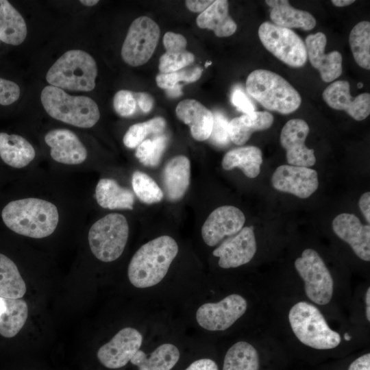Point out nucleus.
Instances as JSON below:
<instances>
[{
  "mask_svg": "<svg viewBox=\"0 0 370 370\" xmlns=\"http://www.w3.org/2000/svg\"><path fill=\"white\" fill-rule=\"evenodd\" d=\"M178 245L164 235L143 245L132 256L127 269L131 284L145 288L159 284L166 275L178 253Z\"/></svg>",
  "mask_w": 370,
  "mask_h": 370,
  "instance_id": "nucleus-1",
  "label": "nucleus"
},
{
  "mask_svg": "<svg viewBox=\"0 0 370 370\" xmlns=\"http://www.w3.org/2000/svg\"><path fill=\"white\" fill-rule=\"evenodd\" d=\"M1 217L12 231L34 238H42L51 235L59 221L56 206L38 198L10 201L2 210Z\"/></svg>",
  "mask_w": 370,
  "mask_h": 370,
  "instance_id": "nucleus-2",
  "label": "nucleus"
},
{
  "mask_svg": "<svg viewBox=\"0 0 370 370\" xmlns=\"http://www.w3.org/2000/svg\"><path fill=\"white\" fill-rule=\"evenodd\" d=\"M247 93L264 108L288 114L300 106L297 90L280 75L266 69L252 71L246 80Z\"/></svg>",
  "mask_w": 370,
  "mask_h": 370,
  "instance_id": "nucleus-3",
  "label": "nucleus"
},
{
  "mask_svg": "<svg viewBox=\"0 0 370 370\" xmlns=\"http://www.w3.org/2000/svg\"><path fill=\"white\" fill-rule=\"evenodd\" d=\"M47 113L52 118L82 128L94 126L100 118L96 102L86 96L69 95L59 88L47 86L40 94Z\"/></svg>",
  "mask_w": 370,
  "mask_h": 370,
  "instance_id": "nucleus-4",
  "label": "nucleus"
},
{
  "mask_svg": "<svg viewBox=\"0 0 370 370\" xmlns=\"http://www.w3.org/2000/svg\"><path fill=\"white\" fill-rule=\"evenodd\" d=\"M97 66L87 52L73 49L62 55L50 67L47 82L52 86L75 91H91L95 87Z\"/></svg>",
  "mask_w": 370,
  "mask_h": 370,
  "instance_id": "nucleus-5",
  "label": "nucleus"
},
{
  "mask_svg": "<svg viewBox=\"0 0 370 370\" xmlns=\"http://www.w3.org/2000/svg\"><path fill=\"white\" fill-rule=\"evenodd\" d=\"M288 319L293 333L305 345L330 349L341 341L340 334L329 327L320 310L308 302L295 304L289 311Z\"/></svg>",
  "mask_w": 370,
  "mask_h": 370,
  "instance_id": "nucleus-6",
  "label": "nucleus"
},
{
  "mask_svg": "<svg viewBox=\"0 0 370 370\" xmlns=\"http://www.w3.org/2000/svg\"><path fill=\"white\" fill-rule=\"evenodd\" d=\"M129 236L126 218L119 213H110L97 221L90 228L88 243L93 255L99 260L109 262L123 254Z\"/></svg>",
  "mask_w": 370,
  "mask_h": 370,
  "instance_id": "nucleus-7",
  "label": "nucleus"
},
{
  "mask_svg": "<svg viewBox=\"0 0 370 370\" xmlns=\"http://www.w3.org/2000/svg\"><path fill=\"white\" fill-rule=\"evenodd\" d=\"M258 36L264 47L286 64L299 68L306 64L307 54L305 43L291 29L266 21L260 25Z\"/></svg>",
  "mask_w": 370,
  "mask_h": 370,
  "instance_id": "nucleus-8",
  "label": "nucleus"
},
{
  "mask_svg": "<svg viewBox=\"0 0 370 370\" xmlns=\"http://www.w3.org/2000/svg\"><path fill=\"white\" fill-rule=\"evenodd\" d=\"M295 267L304 282L307 297L315 304H328L333 295V278L319 254L314 249H305L295 261Z\"/></svg>",
  "mask_w": 370,
  "mask_h": 370,
  "instance_id": "nucleus-9",
  "label": "nucleus"
},
{
  "mask_svg": "<svg viewBox=\"0 0 370 370\" xmlns=\"http://www.w3.org/2000/svg\"><path fill=\"white\" fill-rule=\"evenodd\" d=\"M158 25L151 18L142 16L130 25L121 48V57L132 66L147 63L152 56L160 38Z\"/></svg>",
  "mask_w": 370,
  "mask_h": 370,
  "instance_id": "nucleus-10",
  "label": "nucleus"
},
{
  "mask_svg": "<svg viewBox=\"0 0 370 370\" xmlns=\"http://www.w3.org/2000/svg\"><path fill=\"white\" fill-rule=\"evenodd\" d=\"M247 302L238 294L229 295L216 303H205L196 312L198 324L209 331H223L230 328L246 312Z\"/></svg>",
  "mask_w": 370,
  "mask_h": 370,
  "instance_id": "nucleus-11",
  "label": "nucleus"
},
{
  "mask_svg": "<svg viewBox=\"0 0 370 370\" xmlns=\"http://www.w3.org/2000/svg\"><path fill=\"white\" fill-rule=\"evenodd\" d=\"M142 343L143 336L138 330L131 327L124 328L98 349L97 357L105 367L119 369L130 361Z\"/></svg>",
  "mask_w": 370,
  "mask_h": 370,
  "instance_id": "nucleus-12",
  "label": "nucleus"
},
{
  "mask_svg": "<svg viewBox=\"0 0 370 370\" xmlns=\"http://www.w3.org/2000/svg\"><path fill=\"white\" fill-rule=\"evenodd\" d=\"M256 249L254 228L247 226L223 241L212 254L219 258V267L230 269L248 263L254 256Z\"/></svg>",
  "mask_w": 370,
  "mask_h": 370,
  "instance_id": "nucleus-13",
  "label": "nucleus"
},
{
  "mask_svg": "<svg viewBox=\"0 0 370 370\" xmlns=\"http://www.w3.org/2000/svg\"><path fill=\"white\" fill-rule=\"evenodd\" d=\"M276 190L306 199L318 188L317 172L309 167L284 164L278 166L271 177Z\"/></svg>",
  "mask_w": 370,
  "mask_h": 370,
  "instance_id": "nucleus-14",
  "label": "nucleus"
},
{
  "mask_svg": "<svg viewBox=\"0 0 370 370\" xmlns=\"http://www.w3.org/2000/svg\"><path fill=\"white\" fill-rule=\"evenodd\" d=\"M243 212L233 206H222L214 210L201 227V236L205 243L213 247L225 237L237 234L244 225Z\"/></svg>",
  "mask_w": 370,
  "mask_h": 370,
  "instance_id": "nucleus-15",
  "label": "nucleus"
},
{
  "mask_svg": "<svg viewBox=\"0 0 370 370\" xmlns=\"http://www.w3.org/2000/svg\"><path fill=\"white\" fill-rule=\"evenodd\" d=\"M308 133V123L301 119H291L282 127L280 140L290 165L310 167L315 164L314 150L305 145Z\"/></svg>",
  "mask_w": 370,
  "mask_h": 370,
  "instance_id": "nucleus-16",
  "label": "nucleus"
},
{
  "mask_svg": "<svg viewBox=\"0 0 370 370\" xmlns=\"http://www.w3.org/2000/svg\"><path fill=\"white\" fill-rule=\"evenodd\" d=\"M323 99L332 108L345 111L356 121L365 119L370 114V95L365 92L354 97L347 81L337 80L323 92Z\"/></svg>",
  "mask_w": 370,
  "mask_h": 370,
  "instance_id": "nucleus-17",
  "label": "nucleus"
},
{
  "mask_svg": "<svg viewBox=\"0 0 370 370\" xmlns=\"http://www.w3.org/2000/svg\"><path fill=\"white\" fill-rule=\"evenodd\" d=\"M327 38L322 32L309 34L306 38L307 58L311 65L319 71L322 80L331 82L339 77L342 73V56L340 52L333 51L325 54Z\"/></svg>",
  "mask_w": 370,
  "mask_h": 370,
  "instance_id": "nucleus-18",
  "label": "nucleus"
},
{
  "mask_svg": "<svg viewBox=\"0 0 370 370\" xmlns=\"http://www.w3.org/2000/svg\"><path fill=\"white\" fill-rule=\"evenodd\" d=\"M332 229L338 238L350 245L359 258L370 260L369 224H362L353 214L341 213L334 219Z\"/></svg>",
  "mask_w": 370,
  "mask_h": 370,
  "instance_id": "nucleus-19",
  "label": "nucleus"
},
{
  "mask_svg": "<svg viewBox=\"0 0 370 370\" xmlns=\"http://www.w3.org/2000/svg\"><path fill=\"white\" fill-rule=\"evenodd\" d=\"M45 141L51 148L50 155L56 162L65 164H79L87 157L85 146L77 136L67 129L48 132Z\"/></svg>",
  "mask_w": 370,
  "mask_h": 370,
  "instance_id": "nucleus-20",
  "label": "nucleus"
},
{
  "mask_svg": "<svg viewBox=\"0 0 370 370\" xmlns=\"http://www.w3.org/2000/svg\"><path fill=\"white\" fill-rule=\"evenodd\" d=\"M177 118L188 125L191 136L198 141L209 138L213 125V113L195 99L181 101L177 106Z\"/></svg>",
  "mask_w": 370,
  "mask_h": 370,
  "instance_id": "nucleus-21",
  "label": "nucleus"
},
{
  "mask_svg": "<svg viewBox=\"0 0 370 370\" xmlns=\"http://www.w3.org/2000/svg\"><path fill=\"white\" fill-rule=\"evenodd\" d=\"M190 177V164L185 156L171 158L162 172V182L166 198L170 201L180 199L186 192Z\"/></svg>",
  "mask_w": 370,
  "mask_h": 370,
  "instance_id": "nucleus-22",
  "label": "nucleus"
},
{
  "mask_svg": "<svg viewBox=\"0 0 370 370\" xmlns=\"http://www.w3.org/2000/svg\"><path fill=\"white\" fill-rule=\"evenodd\" d=\"M166 52L160 58L158 68L160 73H169L190 65L195 56L186 49L187 41L184 36L172 32L163 37Z\"/></svg>",
  "mask_w": 370,
  "mask_h": 370,
  "instance_id": "nucleus-23",
  "label": "nucleus"
},
{
  "mask_svg": "<svg viewBox=\"0 0 370 370\" xmlns=\"http://www.w3.org/2000/svg\"><path fill=\"white\" fill-rule=\"evenodd\" d=\"M265 2L271 8V21L278 26L310 31L317 24L316 19L310 13L292 7L287 0H267Z\"/></svg>",
  "mask_w": 370,
  "mask_h": 370,
  "instance_id": "nucleus-24",
  "label": "nucleus"
},
{
  "mask_svg": "<svg viewBox=\"0 0 370 370\" xmlns=\"http://www.w3.org/2000/svg\"><path fill=\"white\" fill-rule=\"evenodd\" d=\"M199 27L212 30L217 37L232 36L237 29L236 23L229 15L226 0H216L196 19Z\"/></svg>",
  "mask_w": 370,
  "mask_h": 370,
  "instance_id": "nucleus-25",
  "label": "nucleus"
},
{
  "mask_svg": "<svg viewBox=\"0 0 370 370\" xmlns=\"http://www.w3.org/2000/svg\"><path fill=\"white\" fill-rule=\"evenodd\" d=\"M273 120V115L267 111H254L234 118L229 122L230 140L237 145H243L254 132L269 129Z\"/></svg>",
  "mask_w": 370,
  "mask_h": 370,
  "instance_id": "nucleus-26",
  "label": "nucleus"
},
{
  "mask_svg": "<svg viewBox=\"0 0 370 370\" xmlns=\"http://www.w3.org/2000/svg\"><path fill=\"white\" fill-rule=\"evenodd\" d=\"M35 156L34 148L23 136L0 133V157L8 165L23 168L34 159Z\"/></svg>",
  "mask_w": 370,
  "mask_h": 370,
  "instance_id": "nucleus-27",
  "label": "nucleus"
},
{
  "mask_svg": "<svg viewBox=\"0 0 370 370\" xmlns=\"http://www.w3.org/2000/svg\"><path fill=\"white\" fill-rule=\"evenodd\" d=\"M180 352L172 343H163L146 354L139 349L130 360L138 370H171L178 362Z\"/></svg>",
  "mask_w": 370,
  "mask_h": 370,
  "instance_id": "nucleus-28",
  "label": "nucleus"
},
{
  "mask_svg": "<svg viewBox=\"0 0 370 370\" xmlns=\"http://www.w3.org/2000/svg\"><path fill=\"white\" fill-rule=\"evenodd\" d=\"M95 197L101 207L110 210H132L134 204V196L130 189L108 178H103L98 182Z\"/></svg>",
  "mask_w": 370,
  "mask_h": 370,
  "instance_id": "nucleus-29",
  "label": "nucleus"
},
{
  "mask_svg": "<svg viewBox=\"0 0 370 370\" xmlns=\"http://www.w3.org/2000/svg\"><path fill=\"white\" fill-rule=\"evenodd\" d=\"M27 34L26 23L21 14L6 0H0V40L19 45Z\"/></svg>",
  "mask_w": 370,
  "mask_h": 370,
  "instance_id": "nucleus-30",
  "label": "nucleus"
},
{
  "mask_svg": "<svg viewBox=\"0 0 370 370\" xmlns=\"http://www.w3.org/2000/svg\"><path fill=\"white\" fill-rule=\"evenodd\" d=\"M262 163L261 150L255 146H247L227 152L223 158L221 164L225 170L239 168L247 177L254 178L259 175Z\"/></svg>",
  "mask_w": 370,
  "mask_h": 370,
  "instance_id": "nucleus-31",
  "label": "nucleus"
},
{
  "mask_svg": "<svg viewBox=\"0 0 370 370\" xmlns=\"http://www.w3.org/2000/svg\"><path fill=\"white\" fill-rule=\"evenodd\" d=\"M26 293V285L16 264L0 254V297L21 299Z\"/></svg>",
  "mask_w": 370,
  "mask_h": 370,
  "instance_id": "nucleus-32",
  "label": "nucleus"
},
{
  "mask_svg": "<svg viewBox=\"0 0 370 370\" xmlns=\"http://www.w3.org/2000/svg\"><path fill=\"white\" fill-rule=\"evenodd\" d=\"M259 356L256 349L245 341H238L227 351L222 370H258Z\"/></svg>",
  "mask_w": 370,
  "mask_h": 370,
  "instance_id": "nucleus-33",
  "label": "nucleus"
},
{
  "mask_svg": "<svg viewBox=\"0 0 370 370\" xmlns=\"http://www.w3.org/2000/svg\"><path fill=\"white\" fill-rule=\"evenodd\" d=\"M5 311L0 315V334L6 338L16 336L25 325L28 308L25 300L5 298Z\"/></svg>",
  "mask_w": 370,
  "mask_h": 370,
  "instance_id": "nucleus-34",
  "label": "nucleus"
},
{
  "mask_svg": "<svg viewBox=\"0 0 370 370\" xmlns=\"http://www.w3.org/2000/svg\"><path fill=\"white\" fill-rule=\"evenodd\" d=\"M349 42L356 62L362 68L370 69V23L362 21L351 30Z\"/></svg>",
  "mask_w": 370,
  "mask_h": 370,
  "instance_id": "nucleus-35",
  "label": "nucleus"
},
{
  "mask_svg": "<svg viewBox=\"0 0 370 370\" xmlns=\"http://www.w3.org/2000/svg\"><path fill=\"white\" fill-rule=\"evenodd\" d=\"M166 127V121L161 116L131 125L123 136V143L128 148L137 147L149 134H161Z\"/></svg>",
  "mask_w": 370,
  "mask_h": 370,
  "instance_id": "nucleus-36",
  "label": "nucleus"
},
{
  "mask_svg": "<svg viewBox=\"0 0 370 370\" xmlns=\"http://www.w3.org/2000/svg\"><path fill=\"white\" fill-rule=\"evenodd\" d=\"M167 143L165 135L158 134L144 140L138 147L136 157L145 166L154 167L160 162Z\"/></svg>",
  "mask_w": 370,
  "mask_h": 370,
  "instance_id": "nucleus-37",
  "label": "nucleus"
},
{
  "mask_svg": "<svg viewBox=\"0 0 370 370\" xmlns=\"http://www.w3.org/2000/svg\"><path fill=\"white\" fill-rule=\"evenodd\" d=\"M132 185L136 195L143 203L154 204L163 198V193L156 182L143 172L136 171L133 173Z\"/></svg>",
  "mask_w": 370,
  "mask_h": 370,
  "instance_id": "nucleus-38",
  "label": "nucleus"
},
{
  "mask_svg": "<svg viewBox=\"0 0 370 370\" xmlns=\"http://www.w3.org/2000/svg\"><path fill=\"white\" fill-rule=\"evenodd\" d=\"M201 73L202 70L199 66L184 68L169 73H159L156 77V82L158 87L168 90L180 85L179 82H181L192 83L197 81Z\"/></svg>",
  "mask_w": 370,
  "mask_h": 370,
  "instance_id": "nucleus-39",
  "label": "nucleus"
},
{
  "mask_svg": "<svg viewBox=\"0 0 370 370\" xmlns=\"http://www.w3.org/2000/svg\"><path fill=\"white\" fill-rule=\"evenodd\" d=\"M213 125L208 139L217 146H225L230 140L229 122L225 116L219 112L213 113Z\"/></svg>",
  "mask_w": 370,
  "mask_h": 370,
  "instance_id": "nucleus-40",
  "label": "nucleus"
},
{
  "mask_svg": "<svg viewBox=\"0 0 370 370\" xmlns=\"http://www.w3.org/2000/svg\"><path fill=\"white\" fill-rule=\"evenodd\" d=\"M136 101L132 91L121 90L116 92L113 99V107L121 116L128 117L136 110Z\"/></svg>",
  "mask_w": 370,
  "mask_h": 370,
  "instance_id": "nucleus-41",
  "label": "nucleus"
},
{
  "mask_svg": "<svg viewBox=\"0 0 370 370\" xmlns=\"http://www.w3.org/2000/svg\"><path fill=\"white\" fill-rule=\"evenodd\" d=\"M20 96V88L15 82L0 78V104L9 106L14 103Z\"/></svg>",
  "mask_w": 370,
  "mask_h": 370,
  "instance_id": "nucleus-42",
  "label": "nucleus"
},
{
  "mask_svg": "<svg viewBox=\"0 0 370 370\" xmlns=\"http://www.w3.org/2000/svg\"><path fill=\"white\" fill-rule=\"evenodd\" d=\"M232 103L238 110L249 114L254 112L255 107L246 95L240 89H235L231 97Z\"/></svg>",
  "mask_w": 370,
  "mask_h": 370,
  "instance_id": "nucleus-43",
  "label": "nucleus"
},
{
  "mask_svg": "<svg viewBox=\"0 0 370 370\" xmlns=\"http://www.w3.org/2000/svg\"><path fill=\"white\" fill-rule=\"evenodd\" d=\"M136 104L145 113L151 111L153 106V99L151 95L145 92H133Z\"/></svg>",
  "mask_w": 370,
  "mask_h": 370,
  "instance_id": "nucleus-44",
  "label": "nucleus"
},
{
  "mask_svg": "<svg viewBox=\"0 0 370 370\" xmlns=\"http://www.w3.org/2000/svg\"><path fill=\"white\" fill-rule=\"evenodd\" d=\"M184 370H219L217 362L208 358L194 360Z\"/></svg>",
  "mask_w": 370,
  "mask_h": 370,
  "instance_id": "nucleus-45",
  "label": "nucleus"
},
{
  "mask_svg": "<svg viewBox=\"0 0 370 370\" xmlns=\"http://www.w3.org/2000/svg\"><path fill=\"white\" fill-rule=\"evenodd\" d=\"M214 1L212 0H187L185 1L188 9L193 12H202L206 10Z\"/></svg>",
  "mask_w": 370,
  "mask_h": 370,
  "instance_id": "nucleus-46",
  "label": "nucleus"
},
{
  "mask_svg": "<svg viewBox=\"0 0 370 370\" xmlns=\"http://www.w3.org/2000/svg\"><path fill=\"white\" fill-rule=\"evenodd\" d=\"M348 370H370V354L358 358L351 363Z\"/></svg>",
  "mask_w": 370,
  "mask_h": 370,
  "instance_id": "nucleus-47",
  "label": "nucleus"
},
{
  "mask_svg": "<svg viewBox=\"0 0 370 370\" xmlns=\"http://www.w3.org/2000/svg\"><path fill=\"white\" fill-rule=\"evenodd\" d=\"M359 208L368 223L370 222V193L361 195L358 201Z\"/></svg>",
  "mask_w": 370,
  "mask_h": 370,
  "instance_id": "nucleus-48",
  "label": "nucleus"
},
{
  "mask_svg": "<svg viewBox=\"0 0 370 370\" xmlns=\"http://www.w3.org/2000/svg\"><path fill=\"white\" fill-rule=\"evenodd\" d=\"M366 317L367 320L370 321V288L369 287L366 292Z\"/></svg>",
  "mask_w": 370,
  "mask_h": 370,
  "instance_id": "nucleus-49",
  "label": "nucleus"
},
{
  "mask_svg": "<svg viewBox=\"0 0 370 370\" xmlns=\"http://www.w3.org/2000/svg\"><path fill=\"white\" fill-rule=\"evenodd\" d=\"M354 0H332V3L337 7H345L354 3Z\"/></svg>",
  "mask_w": 370,
  "mask_h": 370,
  "instance_id": "nucleus-50",
  "label": "nucleus"
},
{
  "mask_svg": "<svg viewBox=\"0 0 370 370\" xmlns=\"http://www.w3.org/2000/svg\"><path fill=\"white\" fill-rule=\"evenodd\" d=\"M82 4L86 6H93L99 3L98 0H81L79 1Z\"/></svg>",
  "mask_w": 370,
  "mask_h": 370,
  "instance_id": "nucleus-51",
  "label": "nucleus"
},
{
  "mask_svg": "<svg viewBox=\"0 0 370 370\" xmlns=\"http://www.w3.org/2000/svg\"><path fill=\"white\" fill-rule=\"evenodd\" d=\"M6 310V304L5 298L0 297V315Z\"/></svg>",
  "mask_w": 370,
  "mask_h": 370,
  "instance_id": "nucleus-52",
  "label": "nucleus"
},
{
  "mask_svg": "<svg viewBox=\"0 0 370 370\" xmlns=\"http://www.w3.org/2000/svg\"><path fill=\"white\" fill-rule=\"evenodd\" d=\"M363 86V84L362 82H359L358 84V88H361Z\"/></svg>",
  "mask_w": 370,
  "mask_h": 370,
  "instance_id": "nucleus-53",
  "label": "nucleus"
},
{
  "mask_svg": "<svg viewBox=\"0 0 370 370\" xmlns=\"http://www.w3.org/2000/svg\"><path fill=\"white\" fill-rule=\"evenodd\" d=\"M345 339H346L347 341H349V340L350 339V336H348L347 334H346L345 335Z\"/></svg>",
  "mask_w": 370,
  "mask_h": 370,
  "instance_id": "nucleus-54",
  "label": "nucleus"
}]
</instances>
